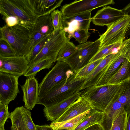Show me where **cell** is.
Instances as JSON below:
<instances>
[{"label": "cell", "mask_w": 130, "mask_h": 130, "mask_svg": "<svg viewBox=\"0 0 130 130\" xmlns=\"http://www.w3.org/2000/svg\"><path fill=\"white\" fill-rule=\"evenodd\" d=\"M75 73H72L67 79L54 86L39 98L38 104L49 108L80 91L86 78L75 77Z\"/></svg>", "instance_id": "1"}, {"label": "cell", "mask_w": 130, "mask_h": 130, "mask_svg": "<svg viewBox=\"0 0 130 130\" xmlns=\"http://www.w3.org/2000/svg\"><path fill=\"white\" fill-rule=\"evenodd\" d=\"M120 84L103 86L94 85L80 92V96L87 98L94 108L104 112L117 96Z\"/></svg>", "instance_id": "2"}, {"label": "cell", "mask_w": 130, "mask_h": 130, "mask_svg": "<svg viewBox=\"0 0 130 130\" xmlns=\"http://www.w3.org/2000/svg\"><path fill=\"white\" fill-rule=\"evenodd\" d=\"M0 13L3 17L14 16L34 24L39 17L34 12L29 0H0Z\"/></svg>", "instance_id": "3"}, {"label": "cell", "mask_w": 130, "mask_h": 130, "mask_svg": "<svg viewBox=\"0 0 130 130\" xmlns=\"http://www.w3.org/2000/svg\"><path fill=\"white\" fill-rule=\"evenodd\" d=\"M101 44L98 39L94 42L88 41L76 46L75 52L64 62L76 74L80 69L89 63V61L99 51Z\"/></svg>", "instance_id": "4"}, {"label": "cell", "mask_w": 130, "mask_h": 130, "mask_svg": "<svg viewBox=\"0 0 130 130\" xmlns=\"http://www.w3.org/2000/svg\"><path fill=\"white\" fill-rule=\"evenodd\" d=\"M73 73L70 66L67 63L57 61L55 66L46 74L39 85V98Z\"/></svg>", "instance_id": "5"}, {"label": "cell", "mask_w": 130, "mask_h": 130, "mask_svg": "<svg viewBox=\"0 0 130 130\" xmlns=\"http://www.w3.org/2000/svg\"><path fill=\"white\" fill-rule=\"evenodd\" d=\"M70 39L63 29L53 31L42 50L29 63V68L47 59H52L55 62L60 49Z\"/></svg>", "instance_id": "6"}, {"label": "cell", "mask_w": 130, "mask_h": 130, "mask_svg": "<svg viewBox=\"0 0 130 130\" xmlns=\"http://www.w3.org/2000/svg\"><path fill=\"white\" fill-rule=\"evenodd\" d=\"M130 25V15H125L122 19L107 27L106 31L99 35L100 49L120 41H124Z\"/></svg>", "instance_id": "7"}, {"label": "cell", "mask_w": 130, "mask_h": 130, "mask_svg": "<svg viewBox=\"0 0 130 130\" xmlns=\"http://www.w3.org/2000/svg\"><path fill=\"white\" fill-rule=\"evenodd\" d=\"M113 0H75L63 5L61 8L63 17H69L84 12L91 11L98 8L114 5Z\"/></svg>", "instance_id": "8"}, {"label": "cell", "mask_w": 130, "mask_h": 130, "mask_svg": "<svg viewBox=\"0 0 130 130\" xmlns=\"http://www.w3.org/2000/svg\"><path fill=\"white\" fill-rule=\"evenodd\" d=\"M30 35L5 25L0 28V39L6 41L15 52L17 56H22Z\"/></svg>", "instance_id": "9"}, {"label": "cell", "mask_w": 130, "mask_h": 130, "mask_svg": "<svg viewBox=\"0 0 130 130\" xmlns=\"http://www.w3.org/2000/svg\"><path fill=\"white\" fill-rule=\"evenodd\" d=\"M51 14L38 17L30 36V41L25 49L22 56L26 57L38 42L54 31Z\"/></svg>", "instance_id": "10"}, {"label": "cell", "mask_w": 130, "mask_h": 130, "mask_svg": "<svg viewBox=\"0 0 130 130\" xmlns=\"http://www.w3.org/2000/svg\"><path fill=\"white\" fill-rule=\"evenodd\" d=\"M19 77L0 72V103L8 105L20 93L18 87Z\"/></svg>", "instance_id": "11"}, {"label": "cell", "mask_w": 130, "mask_h": 130, "mask_svg": "<svg viewBox=\"0 0 130 130\" xmlns=\"http://www.w3.org/2000/svg\"><path fill=\"white\" fill-rule=\"evenodd\" d=\"M93 108L91 102L87 98L80 96L61 116L52 122L50 125L54 129L64 122Z\"/></svg>", "instance_id": "12"}, {"label": "cell", "mask_w": 130, "mask_h": 130, "mask_svg": "<svg viewBox=\"0 0 130 130\" xmlns=\"http://www.w3.org/2000/svg\"><path fill=\"white\" fill-rule=\"evenodd\" d=\"M0 72L20 77L24 75L29 68V63L26 57L0 56Z\"/></svg>", "instance_id": "13"}, {"label": "cell", "mask_w": 130, "mask_h": 130, "mask_svg": "<svg viewBox=\"0 0 130 130\" xmlns=\"http://www.w3.org/2000/svg\"><path fill=\"white\" fill-rule=\"evenodd\" d=\"M91 11H88L69 17H62L63 29L70 39L77 30H88L91 22Z\"/></svg>", "instance_id": "14"}, {"label": "cell", "mask_w": 130, "mask_h": 130, "mask_svg": "<svg viewBox=\"0 0 130 130\" xmlns=\"http://www.w3.org/2000/svg\"><path fill=\"white\" fill-rule=\"evenodd\" d=\"M125 14L122 9L105 6L98 11L91 18V22L96 25L107 27L122 19Z\"/></svg>", "instance_id": "15"}, {"label": "cell", "mask_w": 130, "mask_h": 130, "mask_svg": "<svg viewBox=\"0 0 130 130\" xmlns=\"http://www.w3.org/2000/svg\"><path fill=\"white\" fill-rule=\"evenodd\" d=\"M21 87L23 93L24 107L28 110H31L38 104L39 99L38 80L35 77L27 78Z\"/></svg>", "instance_id": "16"}, {"label": "cell", "mask_w": 130, "mask_h": 130, "mask_svg": "<svg viewBox=\"0 0 130 130\" xmlns=\"http://www.w3.org/2000/svg\"><path fill=\"white\" fill-rule=\"evenodd\" d=\"M10 113L11 122L18 130H37L31 117V112L25 107H17Z\"/></svg>", "instance_id": "17"}, {"label": "cell", "mask_w": 130, "mask_h": 130, "mask_svg": "<svg viewBox=\"0 0 130 130\" xmlns=\"http://www.w3.org/2000/svg\"><path fill=\"white\" fill-rule=\"evenodd\" d=\"M80 96V91L59 103L49 108L44 107V116L47 121L53 122L61 116L69 107Z\"/></svg>", "instance_id": "18"}, {"label": "cell", "mask_w": 130, "mask_h": 130, "mask_svg": "<svg viewBox=\"0 0 130 130\" xmlns=\"http://www.w3.org/2000/svg\"><path fill=\"white\" fill-rule=\"evenodd\" d=\"M35 13L39 17L50 14L60 6L63 0H29Z\"/></svg>", "instance_id": "19"}, {"label": "cell", "mask_w": 130, "mask_h": 130, "mask_svg": "<svg viewBox=\"0 0 130 130\" xmlns=\"http://www.w3.org/2000/svg\"><path fill=\"white\" fill-rule=\"evenodd\" d=\"M117 98L116 97L103 112V118L100 124L104 130H111L113 122L123 108Z\"/></svg>", "instance_id": "20"}, {"label": "cell", "mask_w": 130, "mask_h": 130, "mask_svg": "<svg viewBox=\"0 0 130 130\" xmlns=\"http://www.w3.org/2000/svg\"><path fill=\"white\" fill-rule=\"evenodd\" d=\"M117 52L108 55L102 59L97 66L86 77L80 90L94 85L103 73L105 67L116 56Z\"/></svg>", "instance_id": "21"}, {"label": "cell", "mask_w": 130, "mask_h": 130, "mask_svg": "<svg viewBox=\"0 0 130 130\" xmlns=\"http://www.w3.org/2000/svg\"><path fill=\"white\" fill-rule=\"evenodd\" d=\"M117 100L128 116L130 114V78L120 84Z\"/></svg>", "instance_id": "22"}, {"label": "cell", "mask_w": 130, "mask_h": 130, "mask_svg": "<svg viewBox=\"0 0 130 130\" xmlns=\"http://www.w3.org/2000/svg\"><path fill=\"white\" fill-rule=\"evenodd\" d=\"M104 112L93 108L91 109L89 115L73 130H85L96 124H101L102 121Z\"/></svg>", "instance_id": "23"}, {"label": "cell", "mask_w": 130, "mask_h": 130, "mask_svg": "<svg viewBox=\"0 0 130 130\" xmlns=\"http://www.w3.org/2000/svg\"><path fill=\"white\" fill-rule=\"evenodd\" d=\"M130 78V62L126 58L120 68L107 83L108 85L119 84Z\"/></svg>", "instance_id": "24"}, {"label": "cell", "mask_w": 130, "mask_h": 130, "mask_svg": "<svg viewBox=\"0 0 130 130\" xmlns=\"http://www.w3.org/2000/svg\"><path fill=\"white\" fill-rule=\"evenodd\" d=\"M123 41H120L100 49L98 52L90 60L89 63L103 58L111 54L116 53L120 48Z\"/></svg>", "instance_id": "25"}, {"label": "cell", "mask_w": 130, "mask_h": 130, "mask_svg": "<svg viewBox=\"0 0 130 130\" xmlns=\"http://www.w3.org/2000/svg\"><path fill=\"white\" fill-rule=\"evenodd\" d=\"M55 61L52 59H47L42 60L29 67L24 75L27 78L35 77L40 71L44 69H49Z\"/></svg>", "instance_id": "26"}, {"label": "cell", "mask_w": 130, "mask_h": 130, "mask_svg": "<svg viewBox=\"0 0 130 130\" xmlns=\"http://www.w3.org/2000/svg\"><path fill=\"white\" fill-rule=\"evenodd\" d=\"M91 110L65 122L54 129L55 130H73L89 115Z\"/></svg>", "instance_id": "27"}, {"label": "cell", "mask_w": 130, "mask_h": 130, "mask_svg": "<svg viewBox=\"0 0 130 130\" xmlns=\"http://www.w3.org/2000/svg\"><path fill=\"white\" fill-rule=\"evenodd\" d=\"M76 49V46L69 40L60 49L57 55L56 61L64 62L75 52Z\"/></svg>", "instance_id": "28"}, {"label": "cell", "mask_w": 130, "mask_h": 130, "mask_svg": "<svg viewBox=\"0 0 130 130\" xmlns=\"http://www.w3.org/2000/svg\"><path fill=\"white\" fill-rule=\"evenodd\" d=\"M127 115L123 108L113 122L110 130H125Z\"/></svg>", "instance_id": "29"}, {"label": "cell", "mask_w": 130, "mask_h": 130, "mask_svg": "<svg viewBox=\"0 0 130 130\" xmlns=\"http://www.w3.org/2000/svg\"><path fill=\"white\" fill-rule=\"evenodd\" d=\"M51 34L45 37L37 43L26 57L29 63L42 50L48 41Z\"/></svg>", "instance_id": "30"}, {"label": "cell", "mask_w": 130, "mask_h": 130, "mask_svg": "<svg viewBox=\"0 0 130 130\" xmlns=\"http://www.w3.org/2000/svg\"><path fill=\"white\" fill-rule=\"evenodd\" d=\"M50 14L54 31L63 29L62 16L61 11L58 9L55 10Z\"/></svg>", "instance_id": "31"}, {"label": "cell", "mask_w": 130, "mask_h": 130, "mask_svg": "<svg viewBox=\"0 0 130 130\" xmlns=\"http://www.w3.org/2000/svg\"><path fill=\"white\" fill-rule=\"evenodd\" d=\"M103 59L89 63L79 70L75 74V77L86 78L97 66Z\"/></svg>", "instance_id": "32"}, {"label": "cell", "mask_w": 130, "mask_h": 130, "mask_svg": "<svg viewBox=\"0 0 130 130\" xmlns=\"http://www.w3.org/2000/svg\"><path fill=\"white\" fill-rule=\"evenodd\" d=\"M16 56V54L9 44L5 40L0 39V56L9 57Z\"/></svg>", "instance_id": "33"}, {"label": "cell", "mask_w": 130, "mask_h": 130, "mask_svg": "<svg viewBox=\"0 0 130 130\" xmlns=\"http://www.w3.org/2000/svg\"><path fill=\"white\" fill-rule=\"evenodd\" d=\"M91 33L88 30H77L73 33L72 38H74L80 44L87 42Z\"/></svg>", "instance_id": "34"}, {"label": "cell", "mask_w": 130, "mask_h": 130, "mask_svg": "<svg viewBox=\"0 0 130 130\" xmlns=\"http://www.w3.org/2000/svg\"><path fill=\"white\" fill-rule=\"evenodd\" d=\"M8 106L0 103V128L4 126L7 119L10 118V113L8 111Z\"/></svg>", "instance_id": "35"}, {"label": "cell", "mask_w": 130, "mask_h": 130, "mask_svg": "<svg viewBox=\"0 0 130 130\" xmlns=\"http://www.w3.org/2000/svg\"><path fill=\"white\" fill-rule=\"evenodd\" d=\"M122 10L125 15H130V3L125 6ZM130 35V25L125 35V38Z\"/></svg>", "instance_id": "36"}, {"label": "cell", "mask_w": 130, "mask_h": 130, "mask_svg": "<svg viewBox=\"0 0 130 130\" xmlns=\"http://www.w3.org/2000/svg\"><path fill=\"white\" fill-rule=\"evenodd\" d=\"M85 130H104L100 124H96L87 128Z\"/></svg>", "instance_id": "37"}, {"label": "cell", "mask_w": 130, "mask_h": 130, "mask_svg": "<svg viewBox=\"0 0 130 130\" xmlns=\"http://www.w3.org/2000/svg\"><path fill=\"white\" fill-rule=\"evenodd\" d=\"M37 130H55L50 125L46 124L42 125H35Z\"/></svg>", "instance_id": "38"}, {"label": "cell", "mask_w": 130, "mask_h": 130, "mask_svg": "<svg viewBox=\"0 0 130 130\" xmlns=\"http://www.w3.org/2000/svg\"><path fill=\"white\" fill-rule=\"evenodd\" d=\"M125 130H130V114L127 116V121Z\"/></svg>", "instance_id": "39"}, {"label": "cell", "mask_w": 130, "mask_h": 130, "mask_svg": "<svg viewBox=\"0 0 130 130\" xmlns=\"http://www.w3.org/2000/svg\"><path fill=\"white\" fill-rule=\"evenodd\" d=\"M12 125L11 128L12 130H18L17 128L15 125L12 122H11Z\"/></svg>", "instance_id": "40"}, {"label": "cell", "mask_w": 130, "mask_h": 130, "mask_svg": "<svg viewBox=\"0 0 130 130\" xmlns=\"http://www.w3.org/2000/svg\"><path fill=\"white\" fill-rule=\"evenodd\" d=\"M126 58L130 62V51L128 53L127 56Z\"/></svg>", "instance_id": "41"}, {"label": "cell", "mask_w": 130, "mask_h": 130, "mask_svg": "<svg viewBox=\"0 0 130 130\" xmlns=\"http://www.w3.org/2000/svg\"><path fill=\"white\" fill-rule=\"evenodd\" d=\"M0 130H5L4 126L0 128Z\"/></svg>", "instance_id": "42"}]
</instances>
